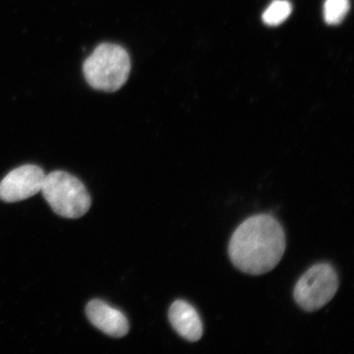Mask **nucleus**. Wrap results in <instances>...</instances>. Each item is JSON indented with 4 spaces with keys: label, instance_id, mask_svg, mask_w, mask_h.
Wrapping results in <instances>:
<instances>
[{
    "label": "nucleus",
    "instance_id": "f257e3e1",
    "mask_svg": "<svg viewBox=\"0 0 354 354\" xmlns=\"http://www.w3.org/2000/svg\"><path fill=\"white\" fill-rule=\"evenodd\" d=\"M286 240L279 221L268 214L251 216L239 225L229 243L234 267L250 275L275 268L284 255Z\"/></svg>",
    "mask_w": 354,
    "mask_h": 354
},
{
    "label": "nucleus",
    "instance_id": "f03ea898",
    "mask_svg": "<svg viewBox=\"0 0 354 354\" xmlns=\"http://www.w3.org/2000/svg\"><path fill=\"white\" fill-rule=\"evenodd\" d=\"M131 69L127 51L116 44L103 43L95 48L83 64V73L91 87L113 93L125 85Z\"/></svg>",
    "mask_w": 354,
    "mask_h": 354
},
{
    "label": "nucleus",
    "instance_id": "7ed1b4c3",
    "mask_svg": "<svg viewBox=\"0 0 354 354\" xmlns=\"http://www.w3.org/2000/svg\"><path fill=\"white\" fill-rule=\"evenodd\" d=\"M41 192L55 214L64 218L77 219L91 209V198L85 185L68 172L46 175Z\"/></svg>",
    "mask_w": 354,
    "mask_h": 354
},
{
    "label": "nucleus",
    "instance_id": "20e7f679",
    "mask_svg": "<svg viewBox=\"0 0 354 354\" xmlns=\"http://www.w3.org/2000/svg\"><path fill=\"white\" fill-rule=\"evenodd\" d=\"M339 277L328 263L314 265L299 279L294 290L295 302L307 312H315L334 298Z\"/></svg>",
    "mask_w": 354,
    "mask_h": 354
},
{
    "label": "nucleus",
    "instance_id": "39448f33",
    "mask_svg": "<svg viewBox=\"0 0 354 354\" xmlns=\"http://www.w3.org/2000/svg\"><path fill=\"white\" fill-rule=\"evenodd\" d=\"M44 177L42 168L37 165L17 167L0 183V199L15 203L32 197L41 192Z\"/></svg>",
    "mask_w": 354,
    "mask_h": 354
},
{
    "label": "nucleus",
    "instance_id": "423d86ee",
    "mask_svg": "<svg viewBox=\"0 0 354 354\" xmlns=\"http://www.w3.org/2000/svg\"><path fill=\"white\" fill-rule=\"evenodd\" d=\"M86 313L92 324L106 335L122 338L129 332V322L126 316L104 301L91 300L87 304Z\"/></svg>",
    "mask_w": 354,
    "mask_h": 354
},
{
    "label": "nucleus",
    "instance_id": "0eeeda50",
    "mask_svg": "<svg viewBox=\"0 0 354 354\" xmlns=\"http://www.w3.org/2000/svg\"><path fill=\"white\" fill-rule=\"evenodd\" d=\"M168 317L172 327L181 337L196 342L203 336V323L196 308L183 300L172 304Z\"/></svg>",
    "mask_w": 354,
    "mask_h": 354
},
{
    "label": "nucleus",
    "instance_id": "6e6552de",
    "mask_svg": "<svg viewBox=\"0 0 354 354\" xmlns=\"http://www.w3.org/2000/svg\"><path fill=\"white\" fill-rule=\"evenodd\" d=\"M292 12V6L287 0H274L270 4L263 15V21L265 24L272 26L281 25Z\"/></svg>",
    "mask_w": 354,
    "mask_h": 354
},
{
    "label": "nucleus",
    "instance_id": "1a4fd4ad",
    "mask_svg": "<svg viewBox=\"0 0 354 354\" xmlns=\"http://www.w3.org/2000/svg\"><path fill=\"white\" fill-rule=\"evenodd\" d=\"M351 8L349 0H326L323 15L327 24H342Z\"/></svg>",
    "mask_w": 354,
    "mask_h": 354
}]
</instances>
